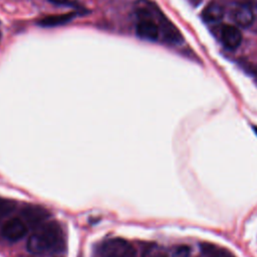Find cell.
I'll return each mask as SVG.
<instances>
[{"instance_id":"3957f363","label":"cell","mask_w":257,"mask_h":257,"mask_svg":"<svg viewBox=\"0 0 257 257\" xmlns=\"http://www.w3.org/2000/svg\"><path fill=\"white\" fill-rule=\"evenodd\" d=\"M27 233L25 223L19 218H12L6 221L2 227V235L9 241H18Z\"/></svg>"},{"instance_id":"7c38bea8","label":"cell","mask_w":257,"mask_h":257,"mask_svg":"<svg viewBox=\"0 0 257 257\" xmlns=\"http://www.w3.org/2000/svg\"><path fill=\"white\" fill-rule=\"evenodd\" d=\"M151 257H168L165 253H156L154 255H152Z\"/></svg>"},{"instance_id":"4fadbf2b","label":"cell","mask_w":257,"mask_h":257,"mask_svg":"<svg viewBox=\"0 0 257 257\" xmlns=\"http://www.w3.org/2000/svg\"><path fill=\"white\" fill-rule=\"evenodd\" d=\"M253 130H254V132H255V134H256V135H257V126H256V125H254V126H253Z\"/></svg>"},{"instance_id":"ba28073f","label":"cell","mask_w":257,"mask_h":257,"mask_svg":"<svg viewBox=\"0 0 257 257\" xmlns=\"http://www.w3.org/2000/svg\"><path fill=\"white\" fill-rule=\"evenodd\" d=\"M201 16L206 23H215L223 18L224 9L220 3L212 1L204 8Z\"/></svg>"},{"instance_id":"8992f818","label":"cell","mask_w":257,"mask_h":257,"mask_svg":"<svg viewBox=\"0 0 257 257\" xmlns=\"http://www.w3.org/2000/svg\"><path fill=\"white\" fill-rule=\"evenodd\" d=\"M232 16L233 19L235 21V23L243 28L249 27L253 21H254V14L253 11L251 9V7L247 4H238L233 12H232Z\"/></svg>"},{"instance_id":"6da1fadb","label":"cell","mask_w":257,"mask_h":257,"mask_svg":"<svg viewBox=\"0 0 257 257\" xmlns=\"http://www.w3.org/2000/svg\"><path fill=\"white\" fill-rule=\"evenodd\" d=\"M64 247V236L58 223L48 222L42 225L28 239L27 250L33 254L47 251H60Z\"/></svg>"},{"instance_id":"9a60e30c","label":"cell","mask_w":257,"mask_h":257,"mask_svg":"<svg viewBox=\"0 0 257 257\" xmlns=\"http://www.w3.org/2000/svg\"><path fill=\"white\" fill-rule=\"evenodd\" d=\"M0 39H1V35H0Z\"/></svg>"},{"instance_id":"5b68a950","label":"cell","mask_w":257,"mask_h":257,"mask_svg":"<svg viewBox=\"0 0 257 257\" xmlns=\"http://www.w3.org/2000/svg\"><path fill=\"white\" fill-rule=\"evenodd\" d=\"M221 40L228 49H236L242 42V34L234 25H224L221 29Z\"/></svg>"},{"instance_id":"8fae6325","label":"cell","mask_w":257,"mask_h":257,"mask_svg":"<svg viewBox=\"0 0 257 257\" xmlns=\"http://www.w3.org/2000/svg\"><path fill=\"white\" fill-rule=\"evenodd\" d=\"M48 1L55 5H68L70 3L69 0H48Z\"/></svg>"},{"instance_id":"52a82bcc","label":"cell","mask_w":257,"mask_h":257,"mask_svg":"<svg viewBox=\"0 0 257 257\" xmlns=\"http://www.w3.org/2000/svg\"><path fill=\"white\" fill-rule=\"evenodd\" d=\"M23 217L30 224H39L49 217V212L40 206H26L22 211Z\"/></svg>"},{"instance_id":"7a4b0ae2","label":"cell","mask_w":257,"mask_h":257,"mask_svg":"<svg viewBox=\"0 0 257 257\" xmlns=\"http://www.w3.org/2000/svg\"><path fill=\"white\" fill-rule=\"evenodd\" d=\"M156 17L159 21L158 25L160 27V32L163 34L164 39L171 44H181L183 42V37L175 25L167 19V17L156 7Z\"/></svg>"},{"instance_id":"2e32d148","label":"cell","mask_w":257,"mask_h":257,"mask_svg":"<svg viewBox=\"0 0 257 257\" xmlns=\"http://www.w3.org/2000/svg\"><path fill=\"white\" fill-rule=\"evenodd\" d=\"M79 257H80V256H79Z\"/></svg>"},{"instance_id":"9c48e42d","label":"cell","mask_w":257,"mask_h":257,"mask_svg":"<svg viewBox=\"0 0 257 257\" xmlns=\"http://www.w3.org/2000/svg\"><path fill=\"white\" fill-rule=\"evenodd\" d=\"M77 13L69 12L65 14H58V15H48L40 20L37 21V25L42 27H55L59 25H64L65 23L71 21Z\"/></svg>"},{"instance_id":"277c9868","label":"cell","mask_w":257,"mask_h":257,"mask_svg":"<svg viewBox=\"0 0 257 257\" xmlns=\"http://www.w3.org/2000/svg\"><path fill=\"white\" fill-rule=\"evenodd\" d=\"M132 252L131 246L122 239H110L102 248L104 257H127Z\"/></svg>"},{"instance_id":"5bb4252c","label":"cell","mask_w":257,"mask_h":257,"mask_svg":"<svg viewBox=\"0 0 257 257\" xmlns=\"http://www.w3.org/2000/svg\"><path fill=\"white\" fill-rule=\"evenodd\" d=\"M191 1H193V2H198V1H200V0H191Z\"/></svg>"},{"instance_id":"30bf717a","label":"cell","mask_w":257,"mask_h":257,"mask_svg":"<svg viewBox=\"0 0 257 257\" xmlns=\"http://www.w3.org/2000/svg\"><path fill=\"white\" fill-rule=\"evenodd\" d=\"M191 248L188 245H178L172 251V257H189Z\"/></svg>"}]
</instances>
